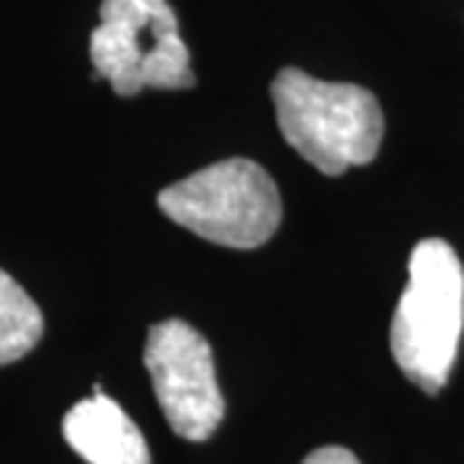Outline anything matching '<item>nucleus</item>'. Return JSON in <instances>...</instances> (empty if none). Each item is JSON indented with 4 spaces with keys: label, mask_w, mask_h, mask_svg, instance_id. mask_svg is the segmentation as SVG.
Listing matches in <instances>:
<instances>
[{
    "label": "nucleus",
    "mask_w": 464,
    "mask_h": 464,
    "mask_svg": "<svg viewBox=\"0 0 464 464\" xmlns=\"http://www.w3.org/2000/svg\"><path fill=\"white\" fill-rule=\"evenodd\" d=\"M272 100L284 139L323 175H344L377 157L386 121L368 88L284 67L272 82Z\"/></svg>",
    "instance_id": "obj_1"
},
{
    "label": "nucleus",
    "mask_w": 464,
    "mask_h": 464,
    "mask_svg": "<svg viewBox=\"0 0 464 464\" xmlns=\"http://www.w3.org/2000/svg\"><path fill=\"white\" fill-rule=\"evenodd\" d=\"M464 329V268L443 238H425L413 247L407 286L398 299L389 344L404 377L429 395H438L456 365Z\"/></svg>",
    "instance_id": "obj_2"
},
{
    "label": "nucleus",
    "mask_w": 464,
    "mask_h": 464,
    "mask_svg": "<svg viewBox=\"0 0 464 464\" xmlns=\"http://www.w3.org/2000/svg\"><path fill=\"white\" fill-rule=\"evenodd\" d=\"M157 206L172 224L224 247L254 250L281 227V193L263 166L245 157L211 163L160 190Z\"/></svg>",
    "instance_id": "obj_3"
},
{
    "label": "nucleus",
    "mask_w": 464,
    "mask_h": 464,
    "mask_svg": "<svg viewBox=\"0 0 464 464\" xmlns=\"http://www.w3.org/2000/svg\"><path fill=\"white\" fill-rule=\"evenodd\" d=\"M91 63L118 97L197 85L169 0H103L100 24L91 34Z\"/></svg>",
    "instance_id": "obj_4"
},
{
    "label": "nucleus",
    "mask_w": 464,
    "mask_h": 464,
    "mask_svg": "<svg viewBox=\"0 0 464 464\" xmlns=\"http://www.w3.org/2000/svg\"><path fill=\"white\" fill-rule=\"evenodd\" d=\"M145 368L169 429L184 440H208L224 422V395L202 332L184 320L157 323L148 332Z\"/></svg>",
    "instance_id": "obj_5"
},
{
    "label": "nucleus",
    "mask_w": 464,
    "mask_h": 464,
    "mask_svg": "<svg viewBox=\"0 0 464 464\" xmlns=\"http://www.w3.org/2000/svg\"><path fill=\"white\" fill-rule=\"evenodd\" d=\"M63 438L88 464H151L142 431L103 392L79 401L63 416Z\"/></svg>",
    "instance_id": "obj_6"
},
{
    "label": "nucleus",
    "mask_w": 464,
    "mask_h": 464,
    "mask_svg": "<svg viewBox=\"0 0 464 464\" xmlns=\"http://www.w3.org/2000/svg\"><path fill=\"white\" fill-rule=\"evenodd\" d=\"M43 311L36 302L0 268V365L27 356L43 338Z\"/></svg>",
    "instance_id": "obj_7"
},
{
    "label": "nucleus",
    "mask_w": 464,
    "mask_h": 464,
    "mask_svg": "<svg viewBox=\"0 0 464 464\" xmlns=\"http://www.w3.org/2000/svg\"><path fill=\"white\" fill-rule=\"evenodd\" d=\"M302 464H359V459L344 447H323L314 450Z\"/></svg>",
    "instance_id": "obj_8"
}]
</instances>
